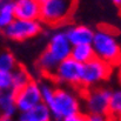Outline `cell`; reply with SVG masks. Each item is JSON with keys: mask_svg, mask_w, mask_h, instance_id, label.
<instances>
[{"mask_svg": "<svg viewBox=\"0 0 121 121\" xmlns=\"http://www.w3.org/2000/svg\"><path fill=\"white\" fill-rule=\"evenodd\" d=\"M92 46L96 58L112 66H119L121 64V47L113 31L100 27L95 31Z\"/></svg>", "mask_w": 121, "mask_h": 121, "instance_id": "6da1fadb", "label": "cell"}, {"mask_svg": "<svg viewBox=\"0 0 121 121\" xmlns=\"http://www.w3.org/2000/svg\"><path fill=\"white\" fill-rule=\"evenodd\" d=\"M73 6V0H41L40 21L48 26L61 25L69 19Z\"/></svg>", "mask_w": 121, "mask_h": 121, "instance_id": "7a4b0ae2", "label": "cell"}, {"mask_svg": "<svg viewBox=\"0 0 121 121\" xmlns=\"http://www.w3.org/2000/svg\"><path fill=\"white\" fill-rule=\"evenodd\" d=\"M52 117L56 120H64L73 114L79 113L80 104L78 98L65 88H56L52 100L47 104Z\"/></svg>", "mask_w": 121, "mask_h": 121, "instance_id": "3957f363", "label": "cell"}, {"mask_svg": "<svg viewBox=\"0 0 121 121\" xmlns=\"http://www.w3.org/2000/svg\"><path fill=\"white\" fill-rule=\"evenodd\" d=\"M113 67L114 66L95 56L91 61L83 64L81 86L86 89L96 87L99 83L106 81L111 77Z\"/></svg>", "mask_w": 121, "mask_h": 121, "instance_id": "277c9868", "label": "cell"}, {"mask_svg": "<svg viewBox=\"0 0 121 121\" xmlns=\"http://www.w3.org/2000/svg\"><path fill=\"white\" fill-rule=\"evenodd\" d=\"M41 24L40 20H25L15 18L1 32L7 39L12 41H25L40 34L42 31Z\"/></svg>", "mask_w": 121, "mask_h": 121, "instance_id": "5b68a950", "label": "cell"}, {"mask_svg": "<svg viewBox=\"0 0 121 121\" xmlns=\"http://www.w3.org/2000/svg\"><path fill=\"white\" fill-rule=\"evenodd\" d=\"M83 65L74 60L73 58H67L62 60L53 73V79L60 83H66L69 86H81Z\"/></svg>", "mask_w": 121, "mask_h": 121, "instance_id": "8992f818", "label": "cell"}, {"mask_svg": "<svg viewBox=\"0 0 121 121\" xmlns=\"http://www.w3.org/2000/svg\"><path fill=\"white\" fill-rule=\"evenodd\" d=\"M112 91L102 87L88 88L85 93V105L88 113L108 114Z\"/></svg>", "mask_w": 121, "mask_h": 121, "instance_id": "52a82bcc", "label": "cell"}, {"mask_svg": "<svg viewBox=\"0 0 121 121\" xmlns=\"http://www.w3.org/2000/svg\"><path fill=\"white\" fill-rule=\"evenodd\" d=\"M14 95H15V104L19 112L31 109L42 102L40 83L33 80L28 82L20 91L15 92Z\"/></svg>", "mask_w": 121, "mask_h": 121, "instance_id": "ba28073f", "label": "cell"}, {"mask_svg": "<svg viewBox=\"0 0 121 121\" xmlns=\"http://www.w3.org/2000/svg\"><path fill=\"white\" fill-rule=\"evenodd\" d=\"M72 48H73V45L69 41L66 32H56L51 37L46 49L59 62H61L62 60L71 56Z\"/></svg>", "mask_w": 121, "mask_h": 121, "instance_id": "9c48e42d", "label": "cell"}, {"mask_svg": "<svg viewBox=\"0 0 121 121\" xmlns=\"http://www.w3.org/2000/svg\"><path fill=\"white\" fill-rule=\"evenodd\" d=\"M41 0H14L15 18L25 20H40Z\"/></svg>", "mask_w": 121, "mask_h": 121, "instance_id": "30bf717a", "label": "cell"}, {"mask_svg": "<svg viewBox=\"0 0 121 121\" xmlns=\"http://www.w3.org/2000/svg\"><path fill=\"white\" fill-rule=\"evenodd\" d=\"M65 32L73 46L81 45V43H92L95 34V31H93L91 27L85 25L71 26Z\"/></svg>", "mask_w": 121, "mask_h": 121, "instance_id": "8fae6325", "label": "cell"}, {"mask_svg": "<svg viewBox=\"0 0 121 121\" xmlns=\"http://www.w3.org/2000/svg\"><path fill=\"white\" fill-rule=\"evenodd\" d=\"M52 118L53 117L48 106L41 102L31 109L19 112L17 121H52Z\"/></svg>", "mask_w": 121, "mask_h": 121, "instance_id": "7c38bea8", "label": "cell"}, {"mask_svg": "<svg viewBox=\"0 0 121 121\" xmlns=\"http://www.w3.org/2000/svg\"><path fill=\"white\" fill-rule=\"evenodd\" d=\"M71 58H73L74 60H77L82 65L94 59L95 52L92 43H81V45L73 46L72 52H71Z\"/></svg>", "mask_w": 121, "mask_h": 121, "instance_id": "4fadbf2b", "label": "cell"}, {"mask_svg": "<svg viewBox=\"0 0 121 121\" xmlns=\"http://www.w3.org/2000/svg\"><path fill=\"white\" fill-rule=\"evenodd\" d=\"M14 19V0H2L0 2V30L6 28Z\"/></svg>", "mask_w": 121, "mask_h": 121, "instance_id": "5bb4252c", "label": "cell"}, {"mask_svg": "<svg viewBox=\"0 0 121 121\" xmlns=\"http://www.w3.org/2000/svg\"><path fill=\"white\" fill-rule=\"evenodd\" d=\"M19 112L15 104V95L12 89L5 91L4 98L0 102V114L6 117H14L15 113Z\"/></svg>", "mask_w": 121, "mask_h": 121, "instance_id": "9a60e30c", "label": "cell"}, {"mask_svg": "<svg viewBox=\"0 0 121 121\" xmlns=\"http://www.w3.org/2000/svg\"><path fill=\"white\" fill-rule=\"evenodd\" d=\"M12 91L15 93L18 91H20L21 88H24L28 82H31V75L28 74V72L26 71V68H24L22 66H19L12 72Z\"/></svg>", "mask_w": 121, "mask_h": 121, "instance_id": "2e32d148", "label": "cell"}, {"mask_svg": "<svg viewBox=\"0 0 121 121\" xmlns=\"http://www.w3.org/2000/svg\"><path fill=\"white\" fill-rule=\"evenodd\" d=\"M18 67L17 59L9 51H2L0 52V69L13 72Z\"/></svg>", "mask_w": 121, "mask_h": 121, "instance_id": "e0dca14e", "label": "cell"}, {"mask_svg": "<svg viewBox=\"0 0 121 121\" xmlns=\"http://www.w3.org/2000/svg\"><path fill=\"white\" fill-rule=\"evenodd\" d=\"M108 114L109 117L121 118V88L112 92Z\"/></svg>", "mask_w": 121, "mask_h": 121, "instance_id": "ac0fdd59", "label": "cell"}, {"mask_svg": "<svg viewBox=\"0 0 121 121\" xmlns=\"http://www.w3.org/2000/svg\"><path fill=\"white\" fill-rule=\"evenodd\" d=\"M55 89L56 88H54V86L52 83H48L46 81L45 82H41L40 91H41V96H42V102L43 104L47 105L52 100V98H53V95L55 93Z\"/></svg>", "mask_w": 121, "mask_h": 121, "instance_id": "d6986e66", "label": "cell"}, {"mask_svg": "<svg viewBox=\"0 0 121 121\" xmlns=\"http://www.w3.org/2000/svg\"><path fill=\"white\" fill-rule=\"evenodd\" d=\"M12 72L0 69V89L2 91H9L12 89Z\"/></svg>", "mask_w": 121, "mask_h": 121, "instance_id": "ffe728a7", "label": "cell"}, {"mask_svg": "<svg viewBox=\"0 0 121 121\" xmlns=\"http://www.w3.org/2000/svg\"><path fill=\"white\" fill-rule=\"evenodd\" d=\"M111 117L109 114L105 113H88L87 114V121H109Z\"/></svg>", "mask_w": 121, "mask_h": 121, "instance_id": "44dd1931", "label": "cell"}, {"mask_svg": "<svg viewBox=\"0 0 121 121\" xmlns=\"http://www.w3.org/2000/svg\"><path fill=\"white\" fill-rule=\"evenodd\" d=\"M62 121H87V115L85 114H81L80 112L77 113V114H73L66 119H64Z\"/></svg>", "mask_w": 121, "mask_h": 121, "instance_id": "7402d4cb", "label": "cell"}, {"mask_svg": "<svg viewBox=\"0 0 121 121\" xmlns=\"http://www.w3.org/2000/svg\"><path fill=\"white\" fill-rule=\"evenodd\" d=\"M0 121H14V119H13V117H6V115L0 114Z\"/></svg>", "mask_w": 121, "mask_h": 121, "instance_id": "603a6c76", "label": "cell"}, {"mask_svg": "<svg viewBox=\"0 0 121 121\" xmlns=\"http://www.w3.org/2000/svg\"><path fill=\"white\" fill-rule=\"evenodd\" d=\"M112 2L115 5V6H118V7H121V0H112Z\"/></svg>", "mask_w": 121, "mask_h": 121, "instance_id": "cb8c5ba5", "label": "cell"}, {"mask_svg": "<svg viewBox=\"0 0 121 121\" xmlns=\"http://www.w3.org/2000/svg\"><path fill=\"white\" fill-rule=\"evenodd\" d=\"M109 121H121V118H117V117H111Z\"/></svg>", "mask_w": 121, "mask_h": 121, "instance_id": "d4e9b609", "label": "cell"}, {"mask_svg": "<svg viewBox=\"0 0 121 121\" xmlns=\"http://www.w3.org/2000/svg\"><path fill=\"white\" fill-rule=\"evenodd\" d=\"M4 94H5V91L0 89V102H1V100H2V98H4Z\"/></svg>", "mask_w": 121, "mask_h": 121, "instance_id": "484cf974", "label": "cell"}, {"mask_svg": "<svg viewBox=\"0 0 121 121\" xmlns=\"http://www.w3.org/2000/svg\"><path fill=\"white\" fill-rule=\"evenodd\" d=\"M1 1H2V0H0V2H1Z\"/></svg>", "mask_w": 121, "mask_h": 121, "instance_id": "4316f807", "label": "cell"}]
</instances>
